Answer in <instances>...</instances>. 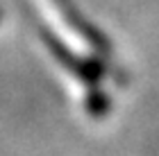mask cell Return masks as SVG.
<instances>
[{"instance_id": "3", "label": "cell", "mask_w": 159, "mask_h": 156, "mask_svg": "<svg viewBox=\"0 0 159 156\" xmlns=\"http://www.w3.org/2000/svg\"><path fill=\"white\" fill-rule=\"evenodd\" d=\"M105 106H107V100L102 93H91L86 97V109H89L93 116H100V113H105Z\"/></svg>"}, {"instance_id": "2", "label": "cell", "mask_w": 159, "mask_h": 156, "mask_svg": "<svg viewBox=\"0 0 159 156\" xmlns=\"http://www.w3.org/2000/svg\"><path fill=\"white\" fill-rule=\"evenodd\" d=\"M52 5H55V9L59 11L61 20L68 25V30L75 32L80 39H84L86 45H91L93 50H100V52L107 50V43L102 41V36H100V34H98V32L93 30V27L75 11V7L70 5V0H52Z\"/></svg>"}, {"instance_id": "1", "label": "cell", "mask_w": 159, "mask_h": 156, "mask_svg": "<svg viewBox=\"0 0 159 156\" xmlns=\"http://www.w3.org/2000/svg\"><path fill=\"white\" fill-rule=\"evenodd\" d=\"M41 41L48 45L50 54H52L55 59L64 66V70H68L70 75H75L80 82H84V84H89V86H93V84L102 77V68H100L98 63H93L91 59H84V57L73 54V52H70L68 48L64 45L50 30H41Z\"/></svg>"}]
</instances>
